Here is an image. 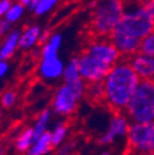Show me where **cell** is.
Returning a JSON list of instances; mask_svg holds the SVG:
<instances>
[{
    "instance_id": "d6986e66",
    "label": "cell",
    "mask_w": 154,
    "mask_h": 155,
    "mask_svg": "<svg viewBox=\"0 0 154 155\" xmlns=\"http://www.w3.org/2000/svg\"><path fill=\"white\" fill-rule=\"evenodd\" d=\"M33 142V129H26L16 142V149L18 151H25Z\"/></svg>"
},
{
    "instance_id": "8992f818",
    "label": "cell",
    "mask_w": 154,
    "mask_h": 155,
    "mask_svg": "<svg viewBox=\"0 0 154 155\" xmlns=\"http://www.w3.org/2000/svg\"><path fill=\"white\" fill-rule=\"evenodd\" d=\"M96 59H99L102 63H106L109 65L116 64L121 59V54L115 47L110 37H92L88 38L86 47L82 51Z\"/></svg>"
},
{
    "instance_id": "ba28073f",
    "label": "cell",
    "mask_w": 154,
    "mask_h": 155,
    "mask_svg": "<svg viewBox=\"0 0 154 155\" xmlns=\"http://www.w3.org/2000/svg\"><path fill=\"white\" fill-rule=\"evenodd\" d=\"M131 121L125 114V112H113V116L110 120L109 129L101 135L99 143L102 145H109L113 143L117 138H122L127 135Z\"/></svg>"
},
{
    "instance_id": "2e32d148",
    "label": "cell",
    "mask_w": 154,
    "mask_h": 155,
    "mask_svg": "<svg viewBox=\"0 0 154 155\" xmlns=\"http://www.w3.org/2000/svg\"><path fill=\"white\" fill-rule=\"evenodd\" d=\"M38 37H40V27L32 26L27 28L18 38V45H20L21 48H28L38 40Z\"/></svg>"
},
{
    "instance_id": "52a82bcc",
    "label": "cell",
    "mask_w": 154,
    "mask_h": 155,
    "mask_svg": "<svg viewBox=\"0 0 154 155\" xmlns=\"http://www.w3.org/2000/svg\"><path fill=\"white\" fill-rule=\"evenodd\" d=\"M79 75L85 81H102L111 69V65L82 52L78 58Z\"/></svg>"
},
{
    "instance_id": "9c48e42d",
    "label": "cell",
    "mask_w": 154,
    "mask_h": 155,
    "mask_svg": "<svg viewBox=\"0 0 154 155\" xmlns=\"http://www.w3.org/2000/svg\"><path fill=\"white\" fill-rule=\"evenodd\" d=\"M110 40L115 45V47L117 48L122 58H129L131 55L136 54L139 52V46H141V40L136 38L133 36L127 35L126 32L115 28L111 35H110Z\"/></svg>"
},
{
    "instance_id": "7c38bea8",
    "label": "cell",
    "mask_w": 154,
    "mask_h": 155,
    "mask_svg": "<svg viewBox=\"0 0 154 155\" xmlns=\"http://www.w3.org/2000/svg\"><path fill=\"white\" fill-rule=\"evenodd\" d=\"M86 100L94 105H101L105 102V89L102 81H85L84 95Z\"/></svg>"
},
{
    "instance_id": "4dcf8cb0",
    "label": "cell",
    "mask_w": 154,
    "mask_h": 155,
    "mask_svg": "<svg viewBox=\"0 0 154 155\" xmlns=\"http://www.w3.org/2000/svg\"><path fill=\"white\" fill-rule=\"evenodd\" d=\"M20 2H21L22 5H27V4H30L31 0H20Z\"/></svg>"
},
{
    "instance_id": "7402d4cb",
    "label": "cell",
    "mask_w": 154,
    "mask_h": 155,
    "mask_svg": "<svg viewBox=\"0 0 154 155\" xmlns=\"http://www.w3.org/2000/svg\"><path fill=\"white\" fill-rule=\"evenodd\" d=\"M65 130H67V127L64 124H61L59 127L55 128V130L53 133H51V144L53 147L58 145L61 143V140L63 139L64 134H65Z\"/></svg>"
},
{
    "instance_id": "d4e9b609",
    "label": "cell",
    "mask_w": 154,
    "mask_h": 155,
    "mask_svg": "<svg viewBox=\"0 0 154 155\" xmlns=\"http://www.w3.org/2000/svg\"><path fill=\"white\" fill-rule=\"evenodd\" d=\"M131 2H138L154 21V0H131Z\"/></svg>"
},
{
    "instance_id": "f1b7e54d",
    "label": "cell",
    "mask_w": 154,
    "mask_h": 155,
    "mask_svg": "<svg viewBox=\"0 0 154 155\" xmlns=\"http://www.w3.org/2000/svg\"><path fill=\"white\" fill-rule=\"evenodd\" d=\"M6 69H8L6 63H4V62H0V76H3V75L5 74Z\"/></svg>"
},
{
    "instance_id": "9a60e30c",
    "label": "cell",
    "mask_w": 154,
    "mask_h": 155,
    "mask_svg": "<svg viewBox=\"0 0 154 155\" xmlns=\"http://www.w3.org/2000/svg\"><path fill=\"white\" fill-rule=\"evenodd\" d=\"M20 35H18L17 31H14L10 33V36L8 37V40L5 41L2 51H0V61H3V59H6V58H10L18 43V37Z\"/></svg>"
},
{
    "instance_id": "6da1fadb",
    "label": "cell",
    "mask_w": 154,
    "mask_h": 155,
    "mask_svg": "<svg viewBox=\"0 0 154 155\" xmlns=\"http://www.w3.org/2000/svg\"><path fill=\"white\" fill-rule=\"evenodd\" d=\"M141 79L126 58L113 64L102 80L105 102L112 112H125Z\"/></svg>"
},
{
    "instance_id": "30bf717a",
    "label": "cell",
    "mask_w": 154,
    "mask_h": 155,
    "mask_svg": "<svg viewBox=\"0 0 154 155\" xmlns=\"http://www.w3.org/2000/svg\"><path fill=\"white\" fill-rule=\"evenodd\" d=\"M127 61L141 80H154V55L138 52Z\"/></svg>"
},
{
    "instance_id": "83f0119b",
    "label": "cell",
    "mask_w": 154,
    "mask_h": 155,
    "mask_svg": "<svg viewBox=\"0 0 154 155\" xmlns=\"http://www.w3.org/2000/svg\"><path fill=\"white\" fill-rule=\"evenodd\" d=\"M9 28H10V21L9 20H2V18H0V37H2Z\"/></svg>"
},
{
    "instance_id": "3957f363",
    "label": "cell",
    "mask_w": 154,
    "mask_h": 155,
    "mask_svg": "<svg viewBox=\"0 0 154 155\" xmlns=\"http://www.w3.org/2000/svg\"><path fill=\"white\" fill-rule=\"evenodd\" d=\"M131 122L154 121V80H141L125 110Z\"/></svg>"
},
{
    "instance_id": "5b68a950",
    "label": "cell",
    "mask_w": 154,
    "mask_h": 155,
    "mask_svg": "<svg viewBox=\"0 0 154 155\" xmlns=\"http://www.w3.org/2000/svg\"><path fill=\"white\" fill-rule=\"evenodd\" d=\"M126 138L129 155L154 153V121L131 122Z\"/></svg>"
},
{
    "instance_id": "e0dca14e",
    "label": "cell",
    "mask_w": 154,
    "mask_h": 155,
    "mask_svg": "<svg viewBox=\"0 0 154 155\" xmlns=\"http://www.w3.org/2000/svg\"><path fill=\"white\" fill-rule=\"evenodd\" d=\"M139 52L149 55H154V28L141 40Z\"/></svg>"
},
{
    "instance_id": "8fae6325",
    "label": "cell",
    "mask_w": 154,
    "mask_h": 155,
    "mask_svg": "<svg viewBox=\"0 0 154 155\" xmlns=\"http://www.w3.org/2000/svg\"><path fill=\"white\" fill-rule=\"evenodd\" d=\"M78 100L79 99L76 97L74 92L65 84L64 86H62L57 91L54 101H53V107H54L55 112H58L61 114H69L74 111Z\"/></svg>"
},
{
    "instance_id": "4fadbf2b",
    "label": "cell",
    "mask_w": 154,
    "mask_h": 155,
    "mask_svg": "<svg viewBox=\"0 0 154 155\" xmlns=\"http://www.w3.org/2000/svg\"><path fill=\"white\" fill-rule=\"evenodd\" d=\"M63 70L62 62L57 59V57L43 58V62L41 65V73L46 78H57L59 76Z\"/></svg>"
},
{
    "instance_id": "4316f807",
    "label": "cell",
    "mask_w": 154,
    "mask_h": 155,
    "mask_svg": "<svg viewBox=\"0 0 154 155\" xmlns=\"http://www.w3.org/2000/svg\"><path fill=\"white\" fill-rule=\"evenodd\" d=\"M10 5H11V0H0V16H3L9 11Z\"/></svg>"
},
{
    "instance_id": "1f68e13d",
    "label": "cell",
    "mask_w": 154,
    "mask_h": 155,
    "mask_svg": "<svg viewBox=\"0 0 154 155\" xmlns=\"http://www.w3.org/2000/svg\"><path fill=\"white\" fill-rule=\"evenodd\" d=\"M100 155H111V153H110V151H104V153L100 154Z\"/></svg>"
},
{
    "instance_id": "7a4b0ae2",
    "label": "cell",
    "mask_w": 154,
    "mask_h": 155,
    "mask_svg": "<svg viewBox=\"0 0 154 155\" xmlns=\"http://www.w3.org/2000/svg\"><path fill=\"white\" fill-rule=\"evenodd\" d=\"M123 15L122 0H95L88 27V38L110 37Z\"/></svg>"
},
{
    "instance_id": "d6a6232c",
    "label": "cell",
    "mask_w": 154,
    "mask_h": 155,
    "mask_svg": "<svg viewBox=\"0 0 154 155\" xmlns=\"http://www.w3.org/2000/svg\"><path fill=\"white\" fill-rule=\"evenodd\" d=\"M144 155H154V153H148V154H144Z\"/></svg>"
},
{
    "instance_id": "484cf974",
    "label": "cell",
    "mask_w": 154,
    "mask_h": 155,
    "mask_svg": "<svg viewBox=\"0 0 154 155\" xmlns=\"http://www.w3.org/2000/svg\"><path fill=\"white\" fill-rule=\"evenodd\" d=\"M15 101V94L14 92H6L4 96H3V99H2V102L5 107H10Z\"/></svg>"
},
{
    "instance_id": "603a6c76",
    "label": "cell",
    "mask_w": 154,
    "mask_h": 155,
    "mask_svg": "<svg viewBox=\"0 0 154 155\" xmlns=\"http://www.w3.org/2000/svg\"><path fill=\"white\" fill-rule=\"evenodd\" d=\"M57 0H40V3H38L35 8V11L37 15H40V14H43L46 11H48L54 4H55Z\"/></svg>"
},
{
    "instance_id": "836d02e7",
    "label": "cell",
    "mask_w": 154,
    "mask_h": 155,
    "mask_svg": "<svg viewBox=\"0 0 154 155\" xmlns=\"http://www.w3.org/2000/svg\"><path fill=\"white\" fill-rule=\"evenodd\" d=\"M2 154H3V150H2V149H0V155H2Z\"/></svg>"
},
{
    "instance_id": "ffe728a7",
    "label": "cell",
    "mask_w": 154,
    "mask_h": 155,
    "mask_svg": "<svg viewBox=\"0 0 154 155\" xmlns=\"http://www.w3.org/2000/svg\"><path fill=\"white\" fill-rule=\"evenodd\" d=\"M48 118H49V111H43V112L41 113V116H40V120H38L37 123H36L35 129H33V140H35V142H36L38 138H40V135L43 133Z\"/></svg>"
},
{
    "instance_id": "ac0fdd59",
    "label": "cell",
    "mask_w": 154,
    "mask_h": 155,
    "mask_svg": "<svg viewBox=\"0 0 154 155\" xmlns=\"http://www.w3.org/2000/svg\"><path fill=\"white\" fill-rule=\"evenodd\" d=\"M61 45V36L55 35L51 38V41L46 45V47L43 48V52H42V55L43 58H51V57H55L57 54V49H58Z\"/></svg>"
},
{
    "instance_id": "cb8c5ba5",
    "label": "cell",
    "mask_w": 154,
    "mask_h": 155,
    "mask_svg": "<svg viewBox=\"0 0 154 155\" xmlns=\"http://www.w3.org/2000/svg\"><path fill=\"white\" fill-rule=\"evenodd\" d=\"M22 11H24V6L22 5H15V6H12L6 12V20H9L10 22L11 21H16L17 18L20 17V15L22 14Z\"/></svg>"
},
{
    "instance_id": "f546056e",
    "label": "cell",
    "mask_w": 154,
    "mask_h": 155,
    "mask_svg": "<svg viewBox=\"0 0 154 155\" xmlns=\"http://www.w3.org/2000/svg\"><path fill=\"white\" fill-rule=\"evenodd\" d=\"M38 3H40V0H31L28 5H30V8H31V9H35V8H36V5H37Z\"/></svg>"
},
{
    "instance_id": "277c9868",
    "label": "cell",
    "mask_w": 154,
    "mask_h": 155,
    "mask_svg": "<svg viewBox=\"0 0 154 155\" xmlns=\"http://www.w3.org/2000/svg\"><path fill=\"white\" fill-rule=\"evenodd\" d=\"M122 2L123 15L115 28L142 40L154 28V21L138 2H131V0H122Z\"/></svg>"
},
{
    "instance_id": "5bb4252c",
    "label": "cell",
    "mask_w": 154,
    "mask_h": 155,
    "mask_svg": "<svg viewBox=\"0 0 154 155\" xmlns=\"http://www.w3.org/2000/svg\"><path fill=\"white\" fill-rule=\"evenodd\" d=\"M49 145H52L51 144V133L45 132L40 135V138L36 140V144L30 149L27 155H42L49 150Z\"/></svg>"
},
{
    "instance_id": "44dd1931",
    "label": "cell",
    "mask_w": 154,
    "mask_h": 155,
    "mask_svg": "<svg viewBox=\"0 0 154 155\" xmlns=\"http://www.w3.org/2000/svg\"><path fill=\"white\" fill-rule=\"evenodd\" d=\"M79 65H78V58H74V59L69 63V65L67 67L65 71H64V78L65 81L69 80H74L76 78H79Z\"/></svg>"
}]
</instances>
